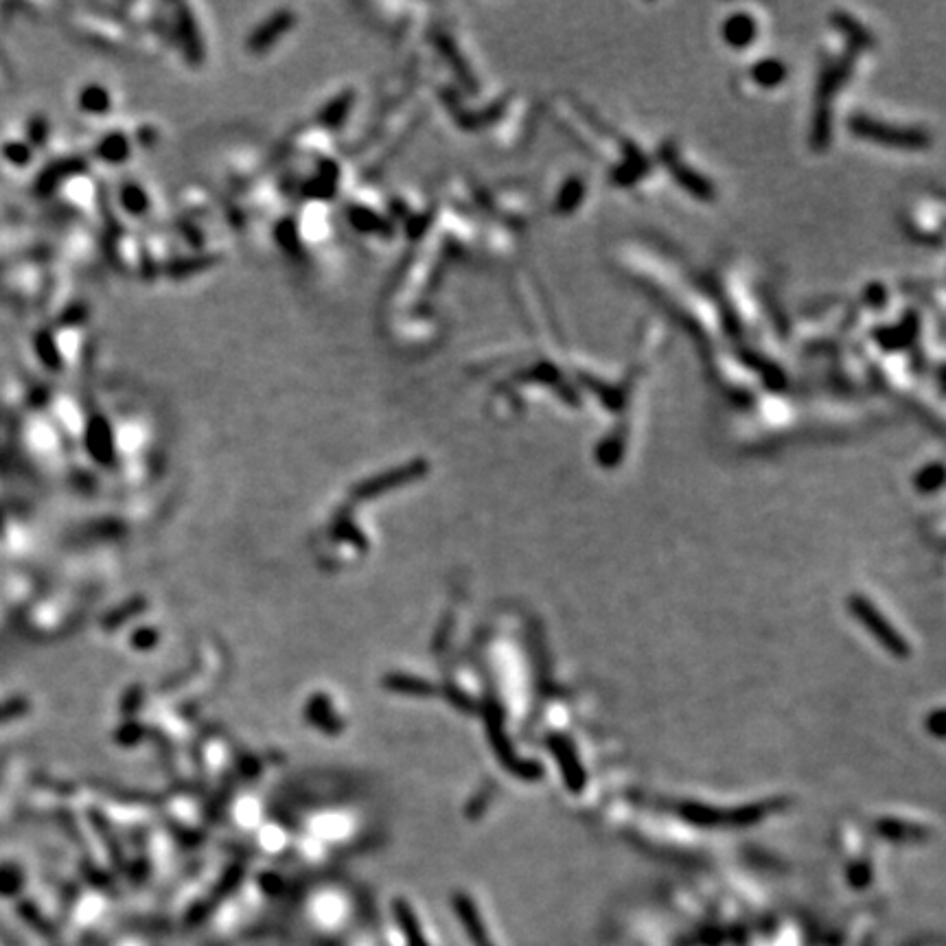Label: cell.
Here are the masks:
<instances>
[{
  "label": "cell",
  "mask_w": 946,
  "mask_h": 946,
  "mask_svg": "<svg viewBox=\"0 0 946 946\" xmlns=\"http://www.w3.org/2000/svg\"><path fill=\"white\" fill-rule=\"evenodd\" d=\"M552 749H555V756L559 760V765H563L565 769V780H568V784L572 787V791H581L583 787V771H581V765L576 763V758L572 754V747L563 741H552L550 743Z\"/></svg>",
  "instance_id": "7a4b0ae2"
},
{
  "label": "cell",
  "mask_w": 946,
  "mask_h": 946,
  "mask_svg": "<svg viewBox=\"0 0 946 946\" xmlns=\"http://www.w3.org/2000/svg\"><path fill=\"white\" fill-rule=\"evenodd\" d=\"M850 609H852V614H855L863 622V625L870 629L872 636L879 640L892 655H896V657H907L909 655L907 642L901 636H898L896 629L890 625V622H887L879 614V611H876L868 601H865V598L852 596Z\"/></svg>",
  "instance_id": "6da1fadb"
}]
</instances>
